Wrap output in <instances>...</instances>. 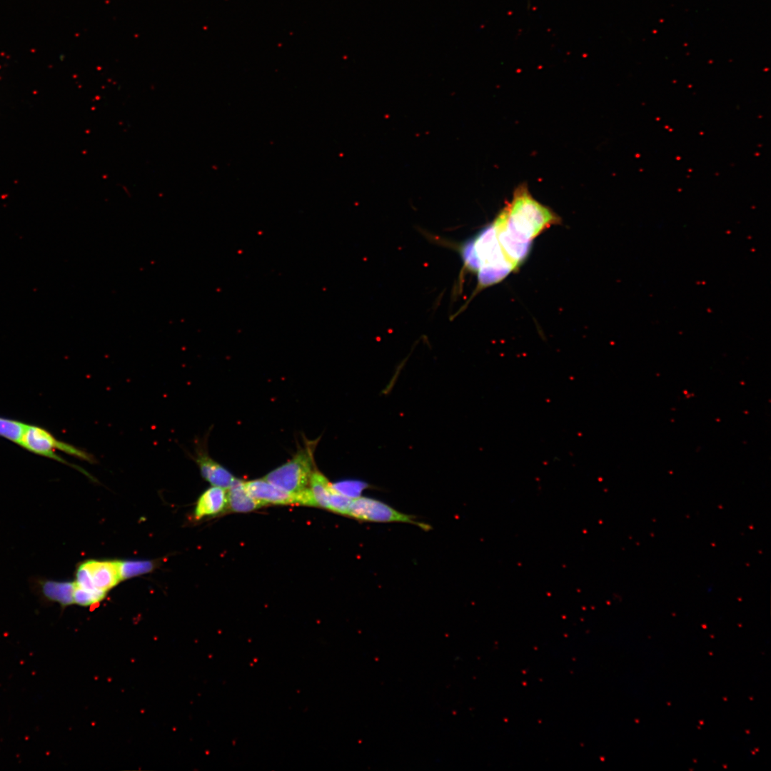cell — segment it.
<instances>
[{
	"instance_id": "cell-8",
	"label": "cell",
	"mask_w": 771,
	"mask_h": 771,
	"mask_svg": "<svg viewBox=\"0 0 771 771\" xmlns=\"http://www.w3.org/2000/svg\"><path fill=\"white\" fill-rule=\"evenodd\" d=\"M226 508H228L227 490L213 486L206 490L199 496L194 509V518L201 520L203 518L217 515Z\"/></svg>"
},
{
	"instance_id": "cell-1",
	"label": "cell",
	"mask_w": 771,
	"mask_h": 771,
	"mask_svg": "<svg viewBox=\"0 0 771 771\" xmlns=\"http://www.w3.org/2000/svg\"><path fill=\"white\" fill-rule=\"evenodd\" d=\"M532 241L500 211L491 223L465 242L460 252L464 267L478 276V288L503 280L527 257Z\"/></svg>"
},
{
	"instance_id": "cell-6",
	"label": "cell",
	"mask_w": 771,
	"mask_h": 771,
	"mask_svg": "<svg viewBox=\"0 0 771 771\" xmlns=\"http://www.w3.org/2000/svg\"><path fill=\"white\" fill-rule=\"evenodd\" d=\"M91 589L106 593L121 580L119 560H89L82 563Z\"/></svg>"
},
{
	"instance_id": "cell-7",
	"label": "cell",
	"mask_w": 771,
	"mask_h": 771,
	"mask_svg": "<svg viewBox=\"0 0 771 771\" xmlns=\"http://www.w3.org/2000/svg\"><path fill=\"white\" fill-rule=\"evenodd\" d=\"M194 460L198 465L202 477L213 486L228 490L235 477L218 463L212 459L204 448L198 445Z\"/></svg>"
},
{
	"instance_id": "cell-2",
	"label": "cell",
	"mask_w": 771,
	"mask_h": 771,
	"mask_svg": "<svg viewBox=\"0 0 771 771\" xmlns=\"http://www.w3.org/2000/svg\"><path fill=\"white\" fill-rule=\"evenodd\" d=\"M316 443L308 442L290 460L271 471L264 479L291 493L308 488L311 475L315 470L313 453Z\"/></svg>"
},
{
	"instance_id": "cell-11",
	"label": "cell",
	"mask_w": 771,
	"mask_h": 771,
	"mask_svg": "<svg viewBox=\"0 0 771 771\" xmlns=\"http://www.w3.org/2000/svg\"><path fill=\"white\" fill-rule=\"evenodd\" d=\"M309 488L317 507L328 508V500L332 488L327 478L318 470H314L311 475Z\"/></svg>"
},
{
	"instance_id": "cell-13",
	"label": "cell",
	"mask_w": 771,
	"mask_h": 771,
	"mask_svg": "<svg viewBox=\"0 0 771 771\" xmlns=\"http://www.w3.org/2000/svg\"><path fill=\"white\" fill-rule=\"evenodd\" d=\"M156 563L152 560H119L121 580L152 571Z\"/></svg>"
},
{
	"instance_id": "cell-14",
	"label": "cell",
	"mask_w": 771,
	"mask_h": 771,
	"mask_svg": "<svg viewBox=\"0 0 771 771\" xmlns=\"http://www.w3.org/2000/svg\"><path fill=\"white\" fill-rule=\"evenodd\" d=\"M331 487L336 492L354 499L360 497L361 493L367 487V485L360 480H346L331 483Z\"/></svg>"
},
{
	"instance_id": "cell-9",
	"label": "cell",
	"mask_w": 771,
	"mask_h": 771,
	"mask_svg": "<svg viewBox=\"0 0 771 771\" xmlns=\"http://www.w3.org/2000/svg\"><path fill=\"white\" fill-rule=\"evenodd\" d=\"M227 490L228 508L233 512L247 513L265 505L248 493L244 481L239 479L235 478Z\"/></svg>"
},
{
	"instance_id": "cell-4",
	"label": "cell",
	"mask_w": 771,
	"mask_h": 771,
	"mask_svg": "<svg viewBox=\"0 0 771 771\" xmlns=\"http://www.w3.org/2000/svg\"><path fill=\"white\" fill-rule=\"evenodd\" d=\"M347 515L363 521L408 523L424 530L430 528L428 525L416 521L413 516L400 513L385 503L367 497L360 496L352 499Z\"/></svg>"
},
{
	"instance_id": "cell-16",
	"label": "cell",
	"mask_w": 771,
	"mask_h": 771,
	"mask_svg": "<svg viewBox=\"0 0 771 771\" xmlns=\"http://www.w3.org/2000/svg\"><path fill=\"white\" fill-rule=\"evenodd\" d=\"M352 499L346 497L332 489L328 500V508L336 513L347 515Z\"/></svg>"
},
{
	"instance_id": "cell-12",
	"label": "cell",
	"mask_w": 771,
	"mask_h": 771,
	"mask_svg": "<svg viewBox=\"0 0 771 771\" xmlns=\"http://www.w3.org/2000/svg\"><path fill=\"white\" fill-rule=\"evenodd\" d=\"M26 425L21 421L0 416V437L20 445Z\"/></svg>"
},
{
	"instance_id": "cell-10",
	"label": "cell",
	"mask_w": 771,
	"mask_h": 771,
	"mask_svg": "<svg viewBox=\"0 0 771 771\" xmlns=\"http://www.w3.org/2000/svg\"><path fill=\"white\" fill-rule=\"evenodd\" d=\"M39 588L41 593L46 600L58 603L62 606L74 603V582L44 580L39 582Z\"/></svg>"
},
{
	"instance_id": "cell-3",
	"label": "cell",
	"mask_w": 771,
	"mask_h": 771,
	"mask_svg": "<svg viewBox=\"0 0 771 771\" xmlns=\"http://www.w3.org/2000/svg\"><path fill=\"white\" fill-rule=\"evenodd\" d=\"M19 446L35 454L71 466L92 479V476L86 470L76 465L68 463L56 453V450H60L66 454H71L74 450V445L58 440L44 428L27 424Z\"/></svg>"
},
{
	"instance_id": "cell-5",
	"label": "cell",
	"mask_w": 771,
	"mask_h": 771,
	"mask_svg": "<svg viewBox=\"0 0 771 771\" xmlns=\"http://www.w3.org/2000/svg\"><path fill=\"white\" fill-rule=\"evenodd\" d=\"M244 486L253 498L264 505L295 504L317 507L309 488L298 493H291L271 484L264 478L244 482Z\"/></svg>"
},
{
	"instance_id": "cell-15",
	"label": "cell",
	"mask_w": 771,
	"mask_h": 771,
	"mask_svg": "<svg viewBox=\"0 0 771 771\" xmlns=\"http://www.w3.org/2000/svg\"><path fill=\"white\" fill-rule=\"evenodd\" d=\"M106 595V593L85 590L74 584V602L76 605L84 607L94 605L104 600Z\"/></svg>"
}]
</instances>
